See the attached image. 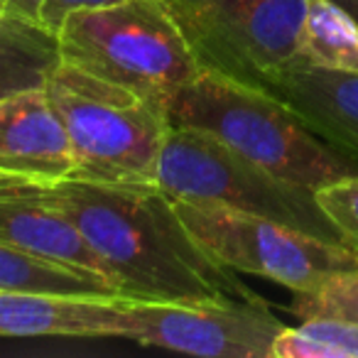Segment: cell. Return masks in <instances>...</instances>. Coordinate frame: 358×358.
<instances>
[{
    "mask_svg": "<svg viewBox=\"0 0 358 358\" xmlns=\"http://www.w3.org/2000/svg\"><path fill=\"white\" fill-rule=\"evenodd\" d=\"M37 189L84 234L123 299L194 304L255 297L196 243L174 199L152 182L64 179Z\"/></svg>",
    "mask_w": 358,
    "mask_h": 358,
    "instance_id": "1",
    "label": "cell"
},
{
    "mask_svg": "<svg viewBox=\"0 0 358 358\" xmlns=\"http://www.w3.org/2000/svg\"><path fill=\"white\" fill-rule=\"evenodd\" d=\"M169 123L214 135L265 172L309 192L358 172V159L324 143L270 91L211 69L174 96Z\"/></svg>",
    "mask_w": 358,
    "mask_h": 358,
    "instance_id": "2",
    "label": "cell"
},
{
    "mask_svg": "<svg viewBox=\"0 0 358 358\" xmlns=\"http://www.w3.org/2000/svg\"><path fill=\"white\" fill-rule=\"evenodd\" d=\"M62 62L113 81L169 110L172 99L204 71L162 0H123L71 13L57 30Z\"/></svg>",
    "mask_w": 358,
    "mask_h": 358,
    "instance_id": "3",
    "label": "cell"
},
{
    "mask_svg": "<svg viewBox=\"0 0 358 358\" xmlns=\"http://www.w3.org/2000/svg\"><path fill=\"white\" fill-rule=\"evenodd\" d=\"M47 96L59 110L84 182L155 185L169 133V110L113 81L59 62L47 79Z\"/></svg>",
    "mask_w": 358,
    "mask_h": 358,
    "instance_id": "4",
    "label": "cell"
},
{
    "mask_svg": "<svg viewBox=\"0 0 358 358\" xmlns=\"http://www.w3.org/2000/svg\"><path fill=\"white\" fill-rule=\"evenodd\" d=\"M155 185L177 201L258 214L343 243L334 224L319 209L314 192L265 172L201 130L169 125Z\"/></svg>",
    "mask_w": 358,
    "mask_h": 358,
    "instance_id": "5",
    "label": "cell"
},
{
    "mask_svg": "<svg viewBox=\"0 0 358 358\" xmlns=\"http://www.w3.org/2000/svg\"><path fill=\"white\" fill-rule=\"evenodd\" d=\"M174 206L187 231L216 263L234 273L273 280L294 294L358 268V255L338 241L216 204L174 199Z\"/></svg>",
    "mask_w": 358,
    "mask_h": 358,
    "instance_id": "6",
    "label": "cell"
},
{
    "mask_svg": "<svg viewBox=\"0 0 358 358\" xmlns=\"http://www.w3.org/2000/svg\"><path fill=\"white\" fill-rule=\"evenodd\" d=\"M204 69L258 86L299 59L307 0H162Z\"/></svg>",
    "mask_w": 358,
    "mask_h": 358,
    "instance_id": "7",
    "label": "cell"
},
{
    "mask_svg": "<svg viewBox=\"0 0 358 358\" xmlns=\"http://www.w3.org/2000/svg\"><path fill=\"white\" fill-rule=\"evenodd\" d=\"M123 304L133 322V341L189 356L273 358V343L285 329L258 297L194 304L123 299Z\"/></svg>",
    "mask_w": 358,
    "mask_h": 358,
    "instance_id": "8",
    "label": "cell"
},
{
    "mask_svg": "<svg viewBox=\"0 0 358 358\" xmlns=\"http://www.w3.org/2000/svg\"><path fill=\"white\" fill-rule=\"evenodd\" d=\"M0 174L35 185H57L76 174L69 133L47 89L0 99Z\"/></svg>",
    "mask_w": 358,
    "mask_h": 358,
    "instance_id": "9",
    "label": "cell"
},
{
    "mask_svg": "<svg viewBox=\"0 0 358 358\" xmlns=\"http://www.w3.org/2000/svg\"><path fill=\"white\" fill-rule=\"evenodd\" d=\"M258 86L282 101L324 143L358 159V74L297 59L270 71Z\"/></svg>",
    "mask_w": 358,
    "mask_h": 358,
    "instance_id": "10",
    "label": "cell"
},
{
    "mask_svg": "<svg viewBox=\"0 0 358 358\" xmlns=\"http://www.w3.org/2000/svg\"><path fill=\"white\" fill-rule=\"evenodd\" d=\"M133 322L120 297L0 292V336L130 338Z\"/></svg>",
    "mask_w": 358,
    "mask_h": 358,
    "instance_id": "11",
    "label": "cell"
},
{
    "mask_svg": "<svg viewBox=\"0 0 358 358\" xmlns=\"http://www.w3.org/2000/svg\"><path fill=\"white\" fill-rule=\"evenodd\" d=\"M0 241L37 258L110 280L106 263L86 243L84 234L32 182L13 177L0 182Z\"/></svg>",
    "mask_w": 358,
    "mask_h": 358,
    "instance_id": "12",
    "label": "cell"
},
{
    "mask_svg": "<svg viewBox=\"0 0 358 358\" xmlns=\"http://www.w3.org/2000/svg\"><path fill=\"white\" fill-rule=\"evenodd\" d=\"M59 62V40L42 22L13 13L0 17V99L45 89Z\"/></svg>",
    "mask_w": 358,
    "mask_h": 358,
    "instance_id": "13",
    "label": "cell"
},
{
    "mask_svg": "<svg viewBox=\"0 0 358 358\" xmlns=\"http://www.w3.org/2000/svg\"><path fill=\"white\" fill-rule=\"evenodd\" d=\"M0 292H57L120 297L118 287L103 275L37 258L0 241Z\"/></svg>",
    "mask_w": 358,
    "mask_h": 358,
    "instance_id": "14",
    "label": "cell"
},
{
    "mask_svg": "<svg viewBox=\"0 0 358 358\" xmlns=\"http://www.w3.org/2000/svg\"><path fill=\"white\" fill-rule=\"evenodd\" d=\"M299 59L334 71L358 74V25L334 0H307Z\"/></svg>",
    "mask_w": 358,
    "mask_h": 358,
    "instance_id": "15",
    "label": "cell"
},
{
    "mask_svg": "<svg viewBox=\"0 0 358 358\" xmlns=\"http://www.w3.org/2000/svg\"><path fill=\"white\" fill-rule=\"evenodd\" d=\"M273 358H358V324L336 317H309L285 327Z\"/></svg>",
    "mask_w": 358,
    "mask_h": 358,
    "instance_id": "16",
    "label": "cell"
},
{
    "mask_svg": "<svg viewBox=\"0 0 358 358\" xmlns=\"http://www.w3.org/2000/svg\"><path fill=\"white\" fill-rule=\"evenodd\" d=\"M292 314L299 319L336 317L358 324V268L336 273L309 292H297Z\"/></svg>",
    "mask_w": 358,
    "mask_h": 358,
    "instance_id": "17",
    "label": "cell"
},
{
    "mask_svg": "<svg viewBox=\"0 0 358 358\" xmlns=\"http://www.w3.org/2000/svg\"><path fill=\"white\" fill-rule=\"evenodd\" d=\"M314 199L338 231L343 245L358 255V172L319 187Z\"/></svg>",
    "mask_w": 358,
    "mask_h": 358,
    "instance_id": "18",
    "label": "cell"
},
{
    "mask_svg": "<svg viewBox=\"0 0 358 358\" xmlns=\"http://www.w3.org/2000/svg\"><path fill=\"white\" fill-rule=\"evenodd\" d=\"M123 0H45L42 6V25L47 30H52L57 35V30L62 27V22L79 10H96V8H108Z\"/></svg>",
    "mask_w": 358,
    "mask_h": 358,
    "instance_id": "19",
    "label": "cell"
},
{
    "mask_svg": "<svg viewBox=\"0 0 358 358\" xmlns=\"http://www.w3.org/2000/svg\"><path fill=\"white\" fill-rule=\"evenodd\" d=\"M42 6H45V0H8V13L42 22Z\"/></svg>",
    "mask_w": 358,
    "mask_h": 358,
    "instance_id": "20",
    "label": "cell"
},
{
    "mask_svg": "<svg viewBox=\"0 0 358 358\" xmlns=\"http://www.w3.org/2000/svg\"><path fill=\"white\" fill-rule=\"evenodd\" d=\"M334 3H338V6H341L343 10H346L348 15L356 20V25H358V0H334Z\"/></svg>",
    "mask_w": 358,
    "mask_h": 358,
    "instance_id": "21",
    "label": "cell"
},
{
    "mask_svg": "<svg viewBox=\"0 0 358 358\" xmlns=\"http://www.w3.org/2000/svg\"><path fill=\"white\" fill-rule=\"evenodd\" d=\"M8 13V0H0V17Z\"/></svg>",
    "mask_w": 358,
    "mask_h": 358,
    "instance_id": "22",
    "label": "cell"
},
{
    "mask_svg": "<svg viewBox=\"0 0 358 358\" xmlns=\"http://www.w3.org/2000/svg\"><path fill=\"white\" fill-rule=\"evenodd\" d=\"M3 179H6V177H3V174H0V182H3Z\"/></svg>",
    "mask_w": 358,
    "mask_h": 358,
    "instance_id": "23",
    "label": "cell"
}]
</instances>
